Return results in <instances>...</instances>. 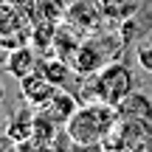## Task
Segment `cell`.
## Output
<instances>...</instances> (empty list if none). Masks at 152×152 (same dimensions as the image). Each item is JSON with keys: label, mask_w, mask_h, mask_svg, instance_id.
Masks as SVG:
<instances>
[{"label": "cell", "mask_w": 152, "mask_h": 152, "mask_svg": "<svg viewBox=\"0 0 152 152\" xmlns=\"http://www.w3.org/2000/svg\"><path fill=\"white\" fill-rule=\"evenodd\" d=\"M118 124V110L104 102H82L65 124L68 135L79 147H99L110 138L113 127Z\"/></svg>", "instance_id": "6da1fadb"}, {"label": "cell", "mask_w": 152, "mask_h": 152, "mask_svg": "<svg viewBox=\"0 0 152 152\" xmlns=\"http://www.w3.org/2000/svg\"><path fill=\"white\" fill-rule=\"evenodd\" d=\"M135 90V73L121 59L104 65L99 73H87L82 85V102H104V104H121Z\"/></svg>", "instance_id": "7a4b0ae2"}, {"label": "cell", "mask_w": 152, "mask_h": 152, "mask_svg": "<svg viewBox=\"0 0 152 152\" xmlns=\"http://www.w3.org/2000/svg\"><path fill=\"white\" fill-rule=\"evenodd\" d=\"M124 51H127V45H124V39H121V34L93 31V34H87V37L82 39V45H79V51H76V56H73L71 65H73L82 76L99 73L104 65L121 59Z\"/></svg>", "instance_id": "3957f363"}, {"label": "cell", "mask_w": 152, "mask_h": 152, "mask_svg": "<svg viewBox=\"0 0 152 152\" xmlns=\"http://www.w3.org/2000/svg\"><path fill=\"white\" fill-rule=\"evenodd\" d=\"M31 42V17L14 6L0 9V51H14Z\"/></svg>", "instance_id": "277c9868"}, {"label": "cell", "mask_w": 152, "mask_h": 152, "mask_svg": "<svg viewBox=\"0 0 152 152\" xmlns=\"http://www.w3.org/2000/svg\"><path fill=\"white\" fill-rule=\"evenodd\" d=\"M65 20L71 23V26L82 28L85 34L102 31V23H107L104 14H102L99 0H71V3H68V11H65Z\"/></svg>", "instance_id": "5b68a950"}, {"label": "cell", "mask_w": 152, "mask_h": 152, "mask_svg": "<svg viewBox=\"0 0 152 152\" xmlns=\"http://www.w3.org/2000/svg\"><path fill=\"white\" fill-rule=\"evenodd\" d=\"M56 90H59V87H56L42 71H34V73H28L26 79H20V93H23V99H26V104H31L34 110L45 107V104L56 96Z\"/></svg>", "instance_id": "8992f818"}, {"label": "cell", "mask_w": 152, "mask_h": 152, "mask_svg": "<svg viewBox=\"0 0 152 152\" xmlns=\"http://www.w3.org/2000/svg\"><path fill=\"white\" fill-rule=\"evenodd\" d=\"M39 62H42V54L31 45H20L14 51H6V71L14 79H26L28 73L39 71Z\"/></svg>", "instance_id": "52a82bcc"}, {"label": "cell", "mask_w": 152, "mask_h": 152, "mask_svg": "<svg viewBox=\"0 0 152 152\" xmlns=\"http://www.w3.org/2000/svg\"><path fill=\"white\" fill-rule=\"evenodd\" d=\"M87 34L82 31V28L71 26L68 20H62L59 26H56V34H54V56H59V59L65 62H73L76 51H79L82 39H85Z\"/></svg>", "instance_id": "ba28073f"}, {"label": "cell", "mask_w": 152, "mask_h": 152, "mask_svg": "<svg viewBox=\"0 0 152 152\" xmlns=\"http://www.w3.org/2000/svg\"><path fill=\"white\" fill-rule=\"evenodd\" d=\"M6 135L11 138L14 144H23V141H31L34 138V107H20L17 113L9 115L6 121Z\"/></svg>", "instance_id": "9c48e42d"}, {"label": "cell", "mask_w": 152, "mask_h": 152, "mask_svg": "<svg viewBox=\"0 0 152 152\" xmlns=\"http://www.w3.org/2000/svg\"><path fill=\"white\" fill-rule=\"evenodd\" d=\"M118 118H141V121H152V99L147 93L132 90L121 104H115Z\"/></svg>", "instance_id": "30bf717a"}, {"label": "cell", "mask_w": 152, "mask_h": 152, "mask_svg": "<svg viewBox=\"0 0 152 152\" xmlns=\"http://www.w3.org/2000/svg\"><path fill=\"white\" fill-rule=\"evenodd\" d=\"M79 104H82V102L73 96V93H68V90H56V96L51 99V102L45 104L42 110H45V113H48L51 118L56 121V124H62V127H65L68 121H71V115L76 113V107H79Z\"/></svg>", "instance_id": "8fae6325"}, {"label": "cell", "mask_w": 152, "mask_h": 152, "mask_svg": "<svg viewBox=\"0 0 152 152\" xmlns=\"http://www.w3.org/2000/svg\"><path fill=\"white\" fill-rule=\"evenodd\" d=\"M141 3H144V0H99L104 20L113 23V26H118V23L130 20V17L141 9Z\"/></svg>", "instance_id": "7c38bea8"}, {"label": "cell", "mask_w": 152, "mask_h": 152, "mask_svg": "<svg viewBox=\"0 0 152 152\" xmlns=\"http://www.w3.org/2000/svg\"><path fill=\"white\" fill-rule=\"evenodd\" d=\"M65 130L62 124H56L54 118H51L48 113H45L42 107L34 110V141H42V144H54L56 135Z\"/></svg>", "instance_id": "4fadbf2b"}, {"label": "cell", "mask_w": 152, "mask_h": 152, "mask_svg": "<svg viewBox=\"0 0 152 152\" xmlns=\"http://www.w3.org/2000/svg\"><path fill=\"white\" fill-rule=\"evenodd\" d=\"M68 11V0H37L34 9V20H51V23H62Z\"/></svg>", "instance_id": "5bb4252c"}, {"label": "cell", "mask_w": 152, "mask_h": 152, "mask_svg": "<svg viewBox=\"0 0 152 152\" xmlns=\"http://www.w3.org/2000/svg\"><path fill=\"white\" fill-rule=\"evenodd\" d=\"M17 152H56L54 144H42V141H23V144H17Z\"/></svg>", "instance_id": "9a60e30c"}, {"label": "cell", "mask_w": 152, "mask_h": 152, "mask_svg": "<svg viewBox=\"0 0 152 152\" xmlns=\"http://www.w3.org/2000/svg\"><path fill=\"white\" fill-rule=\"evenodd\" d=\"M138 62H141L147 71H152V45H141V48H138Z\"/></svg>", "instance_id": "2e32d148"}, {"label": "cell", "mask_w": 152, "mask_h": 152, "mask_svg": "<svg viewBox=\"0 0 152 152\" xmlns=\"http://www.w3.org/2000/svg\"><path fill=\"white\" fill-rule=\"evenodd\" d=\"M0 152H17V144L11 141L9 135H6V130L0 132Z\"/></svg>", "instance_id": "e0dca14e"}, {"label": "cell", "mask_w": 152, "mask_h": 152, "mask_svg": "<svg viewBox=\"0 0 152 152\" xmlns=\"http://www.w3.org/2000/svg\"><path fill=\"white\" fill-rule=\"evenodd\" d=\"M135 152H152V132H149V135H147V138H144V141L135 147Z\"/></svg>", "instance_id": "ac0fdd59"}, {"label": "cell", "mask_w": 152, "mask_h": 152, "mask_svg": "<svg viewBox=\"0 0 152 152\" xmlns=\"http://www.w3.org/2000/svg\"><path fill=\"white\" fill-rule=\"evenodd\" d=\"M90 152H115V149L107 147V144H99V147H90Z\"/></svg>", "instance_id": "d6986e66"}, {"label": "cell", "mask_w": 152, "mask_h": 152, "mask_svg": "<svg viewBox=\"0 0 152 152\" xmlns=\"http://www.w3.org/2000/svg\"><path fill=\"white\" fill-rule=\"evenodd\" d=\"M3 96H6V87H3V82H0V102H3Z\"/></svg>", "instance_id": "ffe728a7"}, {"label": "cell", "mask_w": 152, "mask_h": 152, "mask_svg": "<svg viewBox=\"0 0 152 152\" xmlns=\"http://www.w3.org/2000/svg\"><path fill=\"white\" fill-rule=\"evenodd\" d=\"M6 6H11V0H0V9H6Z\"/></svg>", "instance_id": "44dd1931"}, {"label": "cell", "mask_w": 152, "mask_h": 152, "mask_svg": "<svg viewBox=\"0 0 152 152\" xmlns=\"http://www.w3.org/2000/svg\"><path fill=\"white\" fill-rule=\"evenodd\" d=\"M0 115H3V110H0Z\"/></svg>", "instance_id": "7402d4cb"}, {"label": "cell", "mask_w": 152, "mask_h": 152, "mask_svg": "<svg viewBox=\"0 0 152 152\" xmlns=\"http://www.w3.org/2000/svg\"><path fill=\"white\" fill-rule=\"evenodd\" d=\"M68 3H71V0H68Z\"/></svg>", "instance_id": "603a6c76"}]
</instances>
